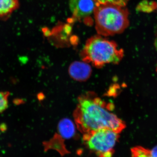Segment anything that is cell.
I'll return each mask as SVG.
<instances>
[{
  "mask_svg": "<svg viewBox=\"0 0 157 157\" xmlns=\"http://www.w3.org/2000/svg\"><path fill=\"white\" fill-rule=\"evenodd\" d=\"M112 104H107L93 92L82 95L73 112L78 131L83 134L103 129L119 134L126 128L122 120L110 112Z\"/></svg>",
  "mask_w": 157,
  "mask_h": 157,
  "instance_id": "1",
  "label": "cell"
},
{
  "mask_svg": "<svg viewBox=\"0 0 157 157\" xmlns=\"http://www.w3.org/2000/svg\"><path fill=\"white\" fill-rule=\"evenodd\" d=\"M124 55V51L119 48L117 43L100 35L93 36L86 42L80 52L83 61L90 63L100 68L107 64H117Z\"/></svg>",
  "mask_w": 157,
  "mask_h": 157,
  "instance_id": "2",
  "label": "cell"
},
{
  "mask_svg": "<svg viewBox=\"0 0 157 157\" xmlns=\"http://www.w3.org/2000/svg\"><path fill=\"white\" fill-rule=\"evenodd\" d=\"M96 30L104 36L122 33L129 25V12L125 7L105 4L96 6L94 11Z\"/></svg>",
  "mask_w": 157,
  "mask_h": 157,
  "instance_id": "3",
  "label": "cell"
},
{
  "mask_svg": "<svg viewBox=\"0 0 157 157\" xmlns=\"http://www.w3.org/2000/svg\"><path fill=\"white\" fill-rule=\"evenodd\" d=\"M119 137L118 133L103 129L83 134L82 140L90 151L98 157H112Z\"/></svg>",
  "mask_w": 157,
  "mask_h": 157,
  "instance_id": "4",
  "label": "cell"
},
{
  "mask_svg": "<svg viewBox=\"0 0 157 157\" xmlns=\"http://www.w3.org/2000/svg\"><path fill=\"white\" fill-rule=\"evenodd\" d=\"M69 5L74 20L88 17L94 13L96 7L94 0H70Z\"/></svg>",
  "mask_w": 157,
  "mask_h": 157,
  "instance_id": "5",
  "label": "cell"
},
{
  "mask_svg": "<svg viewBox=\"0 0 157 157\" xmlns=\"http://www.w3.org/2000/svg\"><path fill=\"white\" fill-rule=\"evenodd\" d=\"M70 77L76 81H86L90 77L92 69L90 66L84 61H75L70 64L69 68Z\"/></svg>",
  "mask_w": 157,
  "mask_h": 157,
  "instance_id": "6",
  "label": "cell"
},
{
  "mask_svg": "<svg viewBox=\"0 0 157 157\" xmlns=\"http://www.w3.org/2000/svg\"><path fill=\"white\" fill-rule=\"evenodd\" d=\"M43 146L45 151L49 150H54L59 153L62 156L70 153L66 147L64 139L57 133L50 140L43 142Z\"/></svg>",
  "mask_w": 157,
  "mask_h": 157,
  "instance_id": "7",
  "label": "cell"
},
{
  "mask_svg": "<svg viewBox=\"0 0 157 157\" xmlns=\"http://www.w3.org/2000/svg\"><path fill=\"white\" fill-rule=\"evenodd\" d=\"M19 7L18 0H0V20H6Z\"/></svg>",
  "mask_w": 157,
  "mask_h": 157,
  "instance_id": "8",
  "label": "cell"
},
{
  "mask_svg": "<svg viewBox=\"0 0 157 157\" xmlns=\"http://www.w3.org/2000/svg\"><path fill=\"white\" fill-rule=\"evenodd\" d=\"M59 134L64 139H70L75 136L76 129L72 121L69 119H63L58 126Z\"/></svg>",
  "mask_w": 157,
  "mask_h": 157,
  "instance_id": "9",
  "label": "cell"
},
{
  "mask_svg": "<svg viewBox=\"0 0 157 157\" xmlns=\"http://www.w3.org/2000/svg\"><path fill=\"white\" fill-rule=\"evenodd\" d=\"M96 6L105 4H111L116 6L125 7L129 0H94Z\"/></svg>",
  "mask_w": 157,
  "mask_h": 157,
  "instance_id": "10",
  "label": "cell"
},
{
  "mask_svg": "<svg viewBox=\"0 0 157 157\" xmlns=\"http://www.w3.org/2000/svg\"><path fill=\"white\" fill-rule=\"evenodd\" d=\"M9 92H0V113L5 111L9 107Z\"/></svg>",
  "mask_w": 157,
  "mask_h": 157,
  "instance_id": "11",
  "label": "cell"
},
{
  "mask_svg": "<svg viewBox=\"0 0 157 157\" xmlns=\"http://www.w3.org/2000/svg\"><path fill=\"white\" fill-rule=\"evenodd\" d=\"M147 157H157V145L150 150Z\"/></svg>",
  "mask_w": 157,
  "mask_h": 157,
  "instance_id": "12",
  "label": "cell"
},
{
  "mask_svg": "<svg viewBox=\"0 0 157 157\" xmlns=\"http://www.w3.org/2000/svg\"><path fill=\"white\" fill-rule=\"evenodd\" d=\"M154 44H155V48H156V49L157 50V38H156V39H155Z\"/></svg>",
  "mask_w": 157,
  "mask_h": 157,
  "instance_id": "13",
  "label": "cell"
},
{
  "mask_svg": "<svg viewBox=\"0 0 157 157\" xmlns=\"http://www.w3.org/2000/svg\"><path fill=\"white\" fill-rule=\"evenodd\" d=\"M155 8H156L157 9V3H156V4L155 3Z\"/></svg>",
  "mask_w": 157,
  "mask_h": 157,
  "instance_id": "14",
  "label": "cell"
}]
</instances>
